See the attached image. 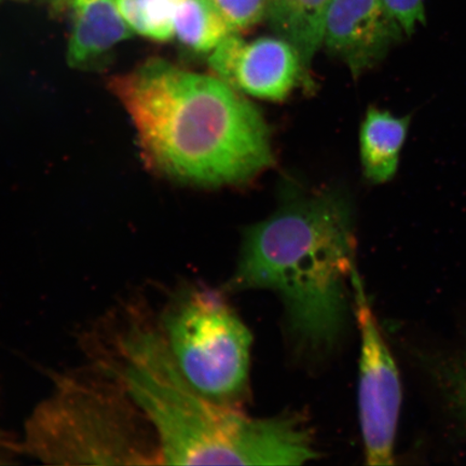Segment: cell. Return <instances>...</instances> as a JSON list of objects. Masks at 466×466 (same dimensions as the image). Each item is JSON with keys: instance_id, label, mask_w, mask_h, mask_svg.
Masks as SVG:
<instances>
[{"instance_id": "1", "label": "cell", "mask_w": 466, "mask_h": 466, "mask_svg": "<svg viewBox=\"0 0 466 466\" xmlns=\"http://www.w3.org/2000/svg\"><path fill=\"white\" fill-rule=\"evenodd\" d=\"M148 165L204 187L248 182L272 165L258 107L218 77L153 58L110 80Z\"/></svg>"}, {"instance_id": "2", "label": "cell", "mask_w": 466, "mask_h": 466, "mask_svg": "<svg viewBox=\"0 0 466 466\" xmlns=\"http://www.w3.org/2000/svg\"><path fill=\"white\" fill-rule=\"evenodd\" d=\"M355 253L352 208L345 196L325 190L296 197L244 232L224 290L277 294L297 347L325 354L346 329Z\"/></svg>"}, {"instance_id": "3", "label": "cell", "mask_w": 466, "mask_h": 466, "mask_svg": "<svg viewBox=\"0 0 466 466\" xmlns=\"http://www.w3.org/2000/svg\"><path fill=\"white\" fill-rule=\"evenodd\" d=\"M103 366L147 417L162 464L301 465L319 457L299 416L252 418L198 392L160 329L134 324Z\"/></svg>"}, {"instance_id": "4", "label": "cell", "mask_w": 466, "mask_h": 466, "mask_svg": "<svg viewBox=\"0 0 466 466\" xmlns=\"http://www.w3.org/2000/svg\"><path fill=\"white\" fill-rule=\"evenodd\" d=\"M101 371L58 380L27 420L25 451L54 465L162 464L147 417L112 374Z\"/></svg>"}, {"instance_id": "5", "label": "cell", "mask_w": 466, "mask_h": 466, "mask_svg": "<svg viewBox=\"0 0 466 466\" xmlns=\"http://www.w3.org/2000/svg\"><path fill=\"white\" fill-rule=\"evenodd\" d=\"M161 334L190 386L237 410L248 399L253 337L225 294L191 285L173 297Z\"/></svg>"}, {"instance_id": "6", "label": "cell", "mask_w": 466, "mask_h": 466, "mask_svg": "<svg viewBox=\"0 0 466 466\" xmlns=\"http://www.w3.org/2000/svg\"><path fill=\"white\" fill-rule=\"evenodd\" d=\"M352 291L360 335L359 413L366 463L393 465L403 399L400 371L379 329L358 268L352 277Z\"/></svg>"}, {"instance_id": "7", "label": "cell", "mask_w": 466, "mask_h": 466, "mask_svg": "<svg viewBox=\"0 0 466 466\" xmlns=\"http://www.w3.org/2000/svg\"><path fill=\"white\" fill-rule=\"evenodd\" d=\"M218 77L243 95L283 101L296 86L310 84L294 46L279 37L248 42L231 34L208 57Z\"/></svg>"}, {"instance_id": "8", "label": "cell", "mask_w": 466, "mask_h": 466, "mask_svg": "<svg viewBox=\"0 0 466 466\" xmlns=\"http://www.w3.org/2000/svg\"><path fill=\"white\" fill-rule=\"evenodd\" d=\"M404 35L383 0H333L322 46L359 77L383 61Z\"/></svg>"}, {"instance_id": "9", "label": "cell", "mask_w": 466, "mask_h": 466, "mask_svg": "<svg viewBox=\"0 0 466 466\" xmlns=\"http://www.w3.org/2000/svg\"><path fill=\"white\" fill-rule=\"evenodd\" d=\"M72 8L73 27L67 50L72 67L91 66L134 34L115 0H72Z\"/></svg>"}, {"instance_id": "10", "label": "cell", "mask_w": 466, "mask_h": 466, "mask_svg": "<svg viewBox=\"0 0 466 466\" xmlns=\"http://www.w3.org/2000/svg\"><path fill=\"white\" fill-rule=\"evenodd\" d=\"M410 116H398L370 107L360 127V150L365 177L372 184L390 182L399 170Z\"/></svg>"}, {"instance_id": "11", "label": "cell", "mask_w": 466, "mask_h": 466, "mask_svg": "<svg viewBox=\"0 0 466 466\" xmlns=\"http://www.w3.org/2000/svg\"><path fill=\"white\" fill-rule=\"evenodd\" d=\"M333 0H269L266 20L277 36L294 46L309 69L323 45L326 15Z\"/></svg>"}, {"instance_id": "12", "label": "cell", "mask_w": 466, "mask_h": 466, "mask_svg": "<svg viewBox=\"0 0 466 466\" xmlns=\"http://www.w3.org/2000/svg\"><path fill=\"white\" fill-rule=\"evenodd\" d=\"M416 355L448 415L466 433V343L451 350H423Z\"/></svg>"}, {"instance_id": "13", "label": "cell", "mask_w": 466, "mask_h": 466, "mask_svg": "<svg viewBox=\"0 0 466 466\" xmlns=\"http://www.w3.org/2000/svg\"><path fill=\"white\" fill-rule=\"evenodd\" d=\"M231 31L209 0H178L174 37L196 54H211Z\"/></svg>"}, {"instance_id": "14", "label": "cell", "mask_w": 466, "mask_h": 466, "mask_svg": "<svg viewBox=\"0 0 466 466\" xmlns=\"http://www.w3.org/2000/svg\"><path fill=\"white\" fill-rule=\"evenodd\" d=\"M134 33L168 42L174 37V15L178 0H115Z\"/></svg>"}, {"instance_id": "15", "label": "cell", "mask_w": 466, "mask_h": 466, "mask_svg": "<svg viewBox=\"0 0 466 466\" xmlns=\"http://www.w3.org/2000/svg\"><path fill=\"white\" fill-rule=\"evenodd\" d=\"M232 34L248 31L266 19L269 0H209Z\"/></svg>"}, {"instance_id": "16", "label": "cell", "mask_w": 466, "mask_h": 466, "mask_svg": "<svg viewBox=\"0 0 466 466\" xmlns=\"http://www.w3.org/2000/svg\"><path fill=\"white\" fill-rule=\"evenodd\" d=\"M383 2L408 36H411L419 25H425L427 15H425L424 0H383Z\"/></svg>"}, {"instance_id": "17", "label": "cell", "mask_w": 466, "mask_h": 466, "mask_svg": "<svg viewBox=\"0 0 466 466\" xmlns=\"http://www.w3.org/2000/svg\"><path fill=\"white\" fill-rule=\"evenodd\" d=\"M0 446L11 447L10 444H9V441L2 439V436H0Z\"/></svg>"}]
</instances>
